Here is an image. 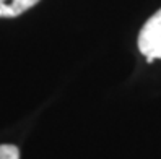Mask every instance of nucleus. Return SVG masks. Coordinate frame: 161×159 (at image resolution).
<instances>
[{"label": "nucleus", "mask_w": 161, "mask_h": 159, "mask_svg": "<svg viewBox=\"0 0 161 159\" xmlns=\"http://www.w3.org/2000/svg\"><path fill=\"white\" fill-rule=\"evenodd\" d=\"M138 49L147 57L148 63L155 59H161V10H158L140 29Z\"/></svg>", "instance_id": "nucleus-1"}, {"label": "nucleus", "mask_w": 161, "mask_h": 159, "mask_svg": "<svg viewBox=\"0 0 161 159\" xmlns=\"http://www.w3.org/2000/svg\"><path fill=\"white\" fill-rule=\"evenodd\" d=\"M39 0H0V18H15L33 8Z\"/></svg>", "instance_id": "nucleus-2"}, {"label": "nucleus", "mask_w": 161, "mask_h": 159, "mask_svg": "<svg viewBox=\"0 0 161 159\" xmlns=\"http://www.w3.org/2000/svg\"><path fill=\"white\" fill-rule=\"evenodd\" d=\"M0 159H20V149L13 145H0Z\"/></svg>", "instance_id": "nucleus-3"}]
</instances>
